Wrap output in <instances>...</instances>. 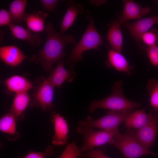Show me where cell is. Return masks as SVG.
Instances as JSON below:
<instances>
[{
	"label": "cell",
	"mask_w": 158,
	"mask_h": 158,
	"mask_svg": "<svg viewBox=\"0 0 158 158\" xmlns=\"http://www.w3.org/2000/svg\"><path fill=\"white\" fill-rule=\"evenodd\" d=\"M47 37L42 48L37 54L29 57V60L37 64H41L47 72L52 69L54 64L59 62L66 56L63 51L64 47L69 43L75 45L77 43L71 34L66 35L56 31L51 23L49 22L46 27Z\"/></svg>",
	"instance_id": "1"
},
{
	"label": "cell",
	"mask_w": 158,
	"mask_h": 158,
	"mask_svg": "<svg viewBox=\"0 0 158 158\" xmlns=\"http://www.w3.org/2000/svg\"><path fill=\"white\" fill-rule=\"evenodd\" d=\"M85 18L89 21L88 26L79 41L72 48L66 61L70 68H73L75 64L83 59L82 54L84 52L90 49L98 50V47L103 43L95 25V18L89 10L85 11Z\"/></svg>",
	"instance_id": "2"
},
{
	"label": "cell",
	"mask_w": 158,
	"mask_h": 158,
	"mask_svg": "<svg viewBox=\"0 0 158 158\" xmlns=\"http://www.w3.org/2000/svg\"><path fill=\"white\" fill-rule=\"evenodd\" d=\"M122 84L121 80L115 82L112 87L111 94L102 99L92 101L89 106V112L92 113L97 109L99 108L119 112H126L131 111L133 109L140 107V103L132 102L124 97Z\"/></svg>",
	"instance_id": "3"
},
{
	"label": "cell",
	"mask_w": 158,
	"mask_h": 158,
	"mask_svg": "<svg viewBox=\"0 0 158 158\" xmlns=\"http://www.w3.org/2000/svg\"><path fill=\"white\" fill-rule=\"evenodd\" d=\"M135 132L128 128L123 134L117 133L108 144L113 145L121 152L125 158H138L149 154L157 155L144 147L138 140Z\"/></svg>",
	"instance_id": "4"
},
{
	"label": "cell",
	"mask_w": 158,
	"mask_h": 158,
	"mask_svg": "<svg viewBox=\"0 0 158 158\" xmlns=\"http://www.w3.org/2000/svg\"><path fill=\"white\" fill-rule=\"evenodd\" d=\"M35 82L29 106L40 107L46 112L49 111L54 107L53 102L54 87L43 77L36 79Z\"/></svg>",
	"instance_id": "5"
},
{
	"label": "cell",
	"mask_w": 158,
	"mask_h": 158,
	"mask_svg": "<svg viewBox=\"0 0 158 158\" xmlns=\"http://www.w3.org/2000/svg\"><path fill=\"white\" fill-rule=\"evenodd\" d=\"M76 132L81 134L83 138V144L79 148L80 154L92 150L95 147L108 144L119 131V130L97 131L90 127L78 126Z\"/></svg>",
	"instance_id": "6"
},
{
	"label": "cell",
	"mask_w": 158,
	"mask_h": 158,
	"mask_svg": "<svg viewBox=\"0 0 158 158\" xmlns=\"http://www.w3.org/2000/svg\"><path fill=\"white\" fill-rule=\"evenodd\" d=\"M131 111L119 112L109 111L104 116L94 119L88 116L84 120L78 121L79 126H84L107 131L118 130V127Z\"/></svg>",
	"instance_id": "7"
},
{
	"label": "cell",
	"mask_w": 158,
	"mask_h": 158,
	"mask_svg": "<svg viewBox=\"0 0 158 158\" xmlns=\"http://www.w3.org/2000/svg\"><path fill=\"white\" fill-rule=\"evenodd\" d=\"M54 125V134L52 138V144L58 146L67 143L69 130L67 121L64 117L55 111H53L51 116Z\"/></svg>",
	"instance_id": "8"
},
{
	"label": "cell",
	"mask_w": 158,
	"mask_h": 158,
	"mask_svg": "<svg viewBox=\"0 0 158 158\" xmlns=\"http://www.w3.org/2000/svg\"><path fill=\"white\" fill-rule=\"evenodd\" d=\"M156 23H158V15L138 19L133 23L123 22L121 24L126 28L136 42L140 45L141 35Z\"/></svg>",
	"instance_id": "9"
},
{
	"label": "cell",
	"mask_w": 158,
	"mask_h": 158,
	"mask_svg": "<svg viewBox=\"0 0 158 158\" xmlns=\"http://www.w3.org/2000/svg\"><path fill=\"white\" fill-rule=\"evenodd\" d=\"M158 116L154 110L147 113L143 109L131 112L126 118L124 127L130 129L140 128L153 121Z\"/></svg>",
	"instance_id": "10"
},
{
	"label": "cell",
	"mask_w": 158,
	"mask_h": 158,
	"mask_svg": "<svg viewBox=\"0 0 158 158\" xmlns=\"http://www.w3.org/2000/svg\"><path fill=\"white\" fill-rule=\"evenodd\" d=\"M63 60L58 63L56 67L50 71L47 79L54 87L60 89L63 83L66 81L72 82L76 76L73 68H70L66 69L64 67Z\"/></svg>",
	"instance_id": "11"
},
{
	"label": "cell",
	"mask_w": 158,
	"mask_h": 158,
	"mask_svg": "<svg viewBox=\"0 0 158 158\" xmlns=\"http://www.w3.org/2000/svg\"><path fill=\"white\" fill-rule=\"evenodd\" d=\"M158 116L135 133L136 138L145 148L150 150L154 144L158 130Z\"/></svg>",
	"instance_id": "12"
},
{
	"label": "cell",
	"mask_w": 158,
	"mask_h": 158,
	"mask_svg": "<svg viewBox=\"0 0 158 158\" xmlns=\"http://www.w3.org/2000/svg\"><path fill=\"white\" fill-rule=\"evenodd\" d=\"M28 57L16 45L4 46L0 47L1 60L11 67L18 66Z\"/></svg>",
	"instance_id": "13"
},
{
	"label": "cell",
	"mask_w": 158,
	"mask_h": 158,
	"mask_svg": "<svg viewBox=\"0 0 158 158\" xmlns=\"http://www.w3.org/2000/svg\"><path fill=\"white\" fill-rule=\"evenodd\" d=\"M123 10L118 18L121 23L131 19H140L151 11L149 7H142L140 4L132 0H123Z\"/></svg>",
	"instance_id": "14"
},
{
	"label": "cell",
	"mask_w": 158,
	"mask_h": 158,
	"mask_svg": "<svg viewBox=\"0 0 158 158\" xmlns=\"http://www.w3.org/2000/svg\"><path fill=\"white\" fill-rule=\"evenodd\" d=\"M66 6V10L61 23L59 32L62 33H64L71 26L78 15L85 12L83 4L72 0L68 1Z\"/></svg>",
	"instance_id": "15"
},
{
	"label": "cell",
	"mask_w": 158,
	"mask_h": 158,
	"mask_svg": "<svg viewBox=\"0 0 158 158\" xmlns=\"http://www.w3.org/2000/svg\"><path fill=\"white\" fill-rule=\"evenodd\" d=\"M121 25V23L118 19L112 21L109 25L105 37L111 49L119 52H121L123 43Z\"/></svg>",
	"instance_id": "16"
},
{
	"label": "cell",
	"mask_w": 158,
	"mask_h": 158,
	"mask_svg": "<svg viewBox=\"0 0 158 158\" xmlns=\"http://www.w3.org/2000/svg\"><path fill=\"white\" fill-rule=\"evenodd\" d=\"M8 26L15 38L26 41L33 48L37 47L42 42L41 38L38 34H32L29 30L12 23Z\"/></svg>",
	"instance_id": "17"
},
{
	"label": "cell",
	"mask_w": 158,
	"mask_h": 158,
	"mask_svg": "<svg viewBox=\"0 0 158 158\" xmlns=\"http://www.w3.org/2000/svg\"><path fill=\"white\" fill-rule=\"evenodd\" d=\"M3 83L8 92L16 93L28 92L32 89V83L26 78L18 75H13L5 80Z\"/></svg>",
	"instance_id": "18"
},
{
	"label": "cell",
	"mask_w": 158,
	"mask_h": 158,
	"mask_svg": "<svg viewBox=\"0 0 158 158\" xmlns=\"http://www.w3.org/2000/svg\"><path fill=\"white\" fill-rule=\"evenodd\" d=\"M31 98L28 92L15 94L11 106V111L17 120H22L25 117V111L29 106Z\"/></svg>",
	"instance_id": "19"
},
{
	"label": "cell",
	"mask_w": 158,
	"mask_h": 158,
	"mask_svg": "<svg viewBox=\"0 0 158 158\" xmlns=\"http://www.w3.org/2000/svg\"><path fill=\"white\" fill-rule=\"evenodd\" d=\"M48 14L42 11L35 10L31 13L26 12L24 16V22L31 31L34 32H41L45 29V19Z\"/></svg>",
	"instance_id": "20"
},
{
	"label": "cell",
	"mask_w": 158,
	"mask_h": 158,
	"mask_svg": "<svg viewBox=\"0 0 158 158\" xmlns=\"http://www.w3.org/2000/svg\"><path fill=\"white\" fill-rule=\"evenodd\" d=\"M16 118L10 111L4 115L0 119V130L7 134L8 140H16L20 137V134L16 128Z\"/></svg>",
	"instance_id": "21"
},
{
	"label": "cell",
	"mask_w": 158,
	"mask_h": 158,
	"mask_svg": "<svg viewBox=\"0 0 158 158\" xmlns=\"http://www.w3.org/2000/svg\"><path fill=\"white\" fill-rule=\"evenodd\" d=\"M108 60L109 64L116 70L128 73L132 67L121 52L108 49Z\"/></svg>",
	"instance_id": "22"
},
{
	"label": "cell",
	"mask_w": 158,
	"mask_h": 158,
	"mask_svg": "<svg viewBox=\"0 0 158 158\" xmlns=\"http://www.w3.org/2000/svg\"><path fill=\"white\" fill-rule=\"evenodd\" d=\"M27 1V0H15L10 3L9 11L11 18L12 23L16 24L24 22L25 9Z\"/></svg>",
	"instance_id": "23"
},
{
	"label": "cell",
	"mask_w": 158,
	"mask_h": 158,
	"mask_svg": "<svg viewBox=\"0 0 158 158\" xmlns=\"http://www.w3.org/2000/svg\"><path fill=\"white\" fill-rule=\"evenodd\" d=\"M150 102L154 110L158 114V81L155 79L149 80L147 85Z\"/></svg>",
	"instance_id": "24"
},
{
	"label": "cell",
	"mask_w": 158,
	"mask_h": 158,
	"mask_svg": "<svg viewBox=\"0 0 158 158\" xmlns=\"http://www.w3.org/2000/svg\"><path fill=\"white\" fill-rule=\"evenodd\" d=\"M141 39L148 47L157 44L158 43V31L155 29H152L142 34Z\"/></svg>",
	"instance_id": "25"
},
{
	"label": "cell",
	"mask_w": 158,
	"mask_h": 158,
	"mask_svg": "<svg viewBox=\"0 0 158 158\" xmlns=\"http://www.w3.org/2000/svg\"><path fill=\"white\" fill-rule=\"evenodd\" d=\"M80 154L79 148L74 141L67 145L59 158H77Z\"/></svg>",
	"instance_id": "26"
},
{
	"label": "cell",
	"mask_w": 158,
	"mask_h": 158,
	"mask_svg": "<svg viewBox=\"0 0 158 158\" xmlns=\"http://www.w3.org/2000/svg\"><path fill=\"white\" fill-rule=\"evenodd\" d=\"M53 147L52 146L49 145L47 147L43 152H29L27 155L23 158H45L51 156L53 154Z\"/></svg>",
	"instance_id": "27"
},
{
	"label": "cell",
	"mask_w": 158,
	"mask_h": 158,
	"mask_svg": "<svg viewBox=\"0 0 158 158\" xmlns=\"http://www.w3.org/2000/svg\"><path fill=\"white\" fill-rule=\"evenodd\" d=\"M146 51L151 63L158 67V46L155 44L149 47Z\"/></svg>",
	"instance_id": "28"
},
{
	"label": "cell",
	"mask_w": 158,
	"mask_h": 158,
	"mask_svg": "<svg viewBox=\"0 0 158 158\" xmlns=\"http://www.w3.org/2000/svg\"><path fill=\"white\" fill-rule=\"evenodd\" d=\"M80 157L89 158H110L106 156L104 152L98 149H93L80 154Z\"/></svg>",
	"instance_id": "29"
},
{
	"label": "cell",
	"mask_w": 158,
	"mask_h": 158,
	"mask_svg": "<svg viewBox=\"0 0 158 158\" xmlns=\"http://www.w3.org/2000/svg\"><path fill=\"white\" fill-rule=\"evenodd\" d=\"M43 9L52 13L56 11V7L59 1L58 0H40Z\"/></svg>",
	"instance_id": "30"
},
{
	"label": "cell",
	"mask_w": 158,
	"mask_h": 158,
	"mask_svg": "<svg viewBox=\"0 0 158 158\" xmlns=\"http://www.w3.org/2000/svg\"><path fill=\"white\" fill-rule=\"evenodd\" d=\"M11 23V18L9 11L1 8L0 10V26L8 25Z\"/></svg>",
	"instance_id": "31"
},
{
	"label": "cell",
	"mask_w": 158,
	"mask_h": 158,
	"mask_svg": "<svg viewBox=\"0 0 158 158\" xmlns=\"http://www.w3.org/2000/svg\"><path fill=\"white\" fill-rule=\"evenodd\" d=\"M105 2L104 0H91L89 2L91 4L98 6L104 3Z\"/></svg>",
	"instance_id": "32"
},
{
	"label": "cell",
	"mask_w": 158,
	"mask_h": 158,
	"mask_svg": "<svg viewBox=\"0 0 158 158\" xmlns=\"http://www.w3.org/2000/svg\"><path fill=\"white\" fill-rule=\"evenodd\" d=\"M157 1L158 5V0Z\"/></svg>",
	"instance_id": "33"
}]
</instances>
